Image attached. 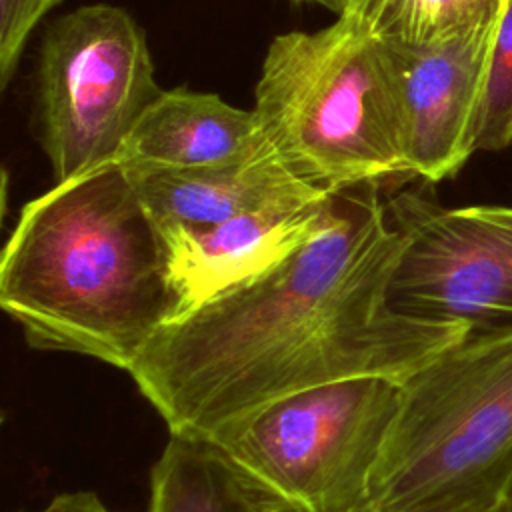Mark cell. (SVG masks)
Listing matches in <instances>:
<instances>
[{"label":"cell","mask_w":512,"mask_h":512,"mask_svg":"<svg viewBox=\"0 0 512 512\" xmlns=\"http://www.w3.org/2000/svg\"><path fill=\"white\" fill-rule=\"evenodd\" d=\"M382 186L332 190L296 252L154 334L128 374L170 434L208 438L272 400L342 378L404 380L460 344L390 306L402 234Z\"/></svg>","instance_id":"cell-1"},{"label":"cell","mask_w":512,"mask_h":512,"mask_svg":"<svg viewBox=\"0 0 512 512\" xmlns=\"http://www.w3.org/2000/svg\"><path fill=\"white\" fill-rule=\"evenodd\" d=\"M0 304L32 348L128 372L176 302L164 234L124 164L24 204L0 260Z\"/></svg>","instance_id":"cell-2"},{"label":"cell","mask_w":512,"mask_h":512,"mask_svg":"<svg viewBox=\"0 0 512 512\" xmlns=\"http://www.w3.org/2000/svg\"><path fill=\"white\" fill-rule=\"evenodd\" d=\"M512 486V334L466 340L402 380L372 506L496 512Z\"/></svg>","instance_id":"cell-3"},{"label":"cell","mask_w":512,"mask_h":512,"mask_svg":"<svg viewBox=\"0 0 512 512\" xmlns=\"http://www.w3.org/2000/svg\"><path fill=\"white\" fill-rule=\"evenodd\" d=\"M254 114L280 160L312 186L332 192L410 176L380 36L350 18L276 36Z\"/></svg>","instance_id":"cell-4"},{"label":"cell","mask_w":512,"mask_h":512,"mask_svg":"<svg viewBox=\"0 0 512 512\" xmlns=\"http://www.w3.org/2000/svg\"><path fill=\"white\" fill-rule=\"evenodd\" d=\"M402 380L364 374L272 400L208 436L238 468L306 512L372 504Z\"/></svg>","instance_id":"cell-5"},{"label":"cell","mask_w":512,"mask_h":512,"mask_svg":"<svg viewBox=\"0 0 512 512\" xmlns=\"http://www.w3.org/2000/svg\"><path fill=\"white\" fill-rule=\"evenodd\" d=\"M160 92L146 34L124 8L86 4L54 20L38 58L40 138L54 180L118 162Z\"/></svg>","instance_id":"cell-6"},{"label":"cell","mask_w":512,"mask_h":512,"mask_svg":"<svg viewBox=\"0 0 512 512\" xmlns=\"http://www.w3.org/2000/svg\"><path fill=\"white\" fill-rule=\"evenodd\" d=\"M386 204L402 234L390 306L460 342L512 334V206L444 208L414 190Z\"/></svg>","instance_id":"cell-7"},{"label":"cell","mask_w":512,"mask_h":512,"mask_svg":"<svg viewBox=\"0 0 512 512\" xmlns=\"http://www.w3.org/2000/svg\"><path fill=\"white\" fill-rule=\"evenodd\" d=\"M498 22L420 46L380 36L410 176L428 182L450 178L476 152V122Z\"/></svg>","instance_id":"cell-8"},{"label":"cell","mask_w":512,"mask_h":512,"mask_svg":"<svg viewBox=\"0 0 512 512\" xmlns=\"http://www.w3.org/2000/svg\"><path fill=\"white\" fill-rule=\"evenodd\" d=\"M328 196L268 206L218 224L160 226L176 302L174 318L286 260L318 228Z\"/></svg>","instance_id":"cell-9"},{"label":"cell","mask_w":512,"mask_h":512,"mask_svg":"<svg viewBox=\"0 0 512 512\" xmlns=\"http://www.w3.org/2000/svg\"><path fill=\"white\" fill-rule=\"evenodd\" d=\"M126 170L158 226L218 224L268 206L316 202L330 194L298 178L270 144L254 156L228 164L126 166Z\"/></svg>","instance_id":"cell-10"},{"label":"cell","mask_w":512,"mask_h":512,"mask_svg":"<svg viewBox=\"0 0 512 512\" xmlns=\"http://www.w3.org/2000/svg\"><path fill=\"white\" fill-rule=\"evenodd\" d=\"M268 144L254 110L182 86L162 90L142 112L120 148L118 162L202 168L254 156Z\"/></svg>","instance_id":"cell-11"},{"label":"cell","mask_w":512,"mask_h":512,"mask_svg":"<svg viewBox=\"0 0 512 512\" xmlns=\"http://www.w3.org/2000/svg\"><path fill=\"white\" fill-rule=\"evenodd\" d=\"M278 502L208 438L170 434L150 472L146 512H270Z\"/></svg>","instance_id":"cell-12"},{"label":"cell","mask_w":512,"mask_h":512,"mask_svg":"<svg viewBox=\"0 0 512 512\" xmlns=\"http://www.w3.org/2000/svg\"><path fill=\"white\" fill-rule=\"evenodd\" d=\"M508 0H394L378 36L434 44L502 18Z\"/></svg>","instance_id":"cell-13"},{"label":"cell","mask_w":512,"mask_h":512,"mask_svg":"<svg viewBox=\"0 0 512 512\" xmlns=\"http://www.w3.org/2000/svg\"><path fill=\"white\" fill-rule=\"evenodd\" d=\"M512 144V0L496 28L476 122V150H502Z\"/></svg>","instance_id":"cell-14"},{"label":"cell","mask_w":512,"mask_h":512,"mask_svg":"<svg viewBox=\"0 0 512 512\" xmlns=\"http://www.w3.org/2000/svg\"><path fill=\"white\" fill-rule=\"evenodd\" d=\"M62 0H0V86L16 72L20 54L36 24Z\"/></svg>","instance_id":"cell-15"},{"label":"cell","mask_w":512,"mask_h":512,"mask_svg":"<svg viewBox=\"0 0 512 512\" xmlns=\"http://www.w3.org/2000/svg\"><path fill=\"white\" fill-rule=\"evenodd\" d=\"M26 512V510H18ZM32 512H112L106 504L90 490H74L56 494L46 506Z\"/></svg>","instance_id":"cell-16"},{"label":"cell","mask_w":512,"mask_h":512,"mask_svg":"<svg viewBox=\"0 0 512 512\" xmlns=\"http://www.w3.org/2000/svg\"><path fill=\"white\" fill-rule=\"evenodd\" d=\"M392 4L394 0H348L342 16L350 18L352 22L368 28L378 36L384 16L388 14Z\"/></svg>","instance_id":"cell-17"},{"label":"cell","mask_w":512,"mask_h":512,"mask_svg":"<svg viewBox=\"0 0 512 512\" xmlns=\"http://www.w3.org/2000/svg\"><path fill=\"white\" fill-rule=\"evenodd\" d=\"M292 4H316V6H324L326 10L334 12L336 16H342L346 10L348 0H290Z\"/></svg>","instance_id":"cell-18"},{"label":"cell","mask_w":512,"mask_h":512,"mask_svg":"<svg viewBox=\"0 0 512 512\" xmlns=\"http://www.w3.org/2000/svg\"><path fill=\"white\" fill-rule=\"evenodd\" d=\"M270 512H306V510H300V508H296V506H292V504L280 500ZM356 512H378V510L370 504V506H366V508H362V510H356Z\"/></svg>","instance_id":"cell-19"},{"label":"cell","mask_w":512,"mask_h":512,"mask_svg":"<svg viewBox=\"0 0 512 512\" xmlns=\"http://www.w3.org/2000/svg\"><path fill=\"white\" fill-rule=\"evenodd\" d=\"M504 508H506V512H512V486H510L508 498H506V502H504Z\"/></svg>","instance_id":"cell-20"},{"label":"cell","mask_w":512,"mask_h":512,"mask_svg":"<svg viewBox=\"0 0 512 512\" xmlns=\"http://www.w3.org/2000/svg\"><path fill=\"white\" fill-rule=\"evenodd\" d=\"M496 512H506V508H504V506H502V508H500V510H496Z\"/></svg>","instance_id":"cell-21"}]
</instances>
